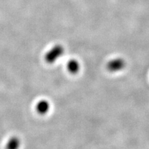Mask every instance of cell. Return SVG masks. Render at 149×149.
I'll list each match as a JSON object with an SVG mask.
<instances>
[{"mask_svg":"<svg viewBox=\"0 0 149 149\" xmlns=\"http://www.w3.org/2000/svg\"><path fill=\"white\" fill-rule=\"evenodd\" d=\"M64 53V48L61 45H54L45 55V61L49 63H53L61 57Z\"/></svg>","mask_w":149,"mask_h":149,"instance_id":"1","label":"cell"},{"mask_svg":"<svg viewBox=\"0 0 149 149\" xmlns=\"http://www.w3.org/2000/svg\"><path fill=\"white\" fill-rule=\"evenodd\" d=\"M125 66V62L123 58H116L110 60L107 63V69L111 72H118L123 69Z\"/></svg>","mask_w":149,"mask_h":149,"instance_id":"2","label":"cell"},{"mask_svg":"<svg viewBox=\"0 0 149 149\" xmlns=\"http://www.w3.org/2000/svg\"><path fill=\"white\" fill-rule=\"evenodd\" d=\"M49 102L46 100L39 101L36 105V110L40 114H45L50 109Z\"/></svg>","mask_w":149,"mask_h":149,"instance_id":"3","label":"cell"},{"mask_svg":"<svg viewBox=\"0 0 149 149\" xmlns=\"http://www.w3.org/2000/svg\"><path fill=\"white\" fill-rule=\"evenodd\" d=\"M67 67L68 71L72 74L77 73L80 68V65L75 59L70 60L67 63Z\"/></svg>","mask_w":149,"mask_h":149,"instance_id":"4","label":"cell"},{"mask_svg":"<svg viewBox=\"0 0 149 149\" xmlns=\"http://www.w3.org/2000/svg\"><path fill=\"white\" fill-rule=\"evenodd\" d=\"M20 146V140L18 138L14 137L9 140L6 143V147L10 149H15Z\"/></svg>","mask_w":149,"mask_h":149,"instance_id":"5","label":"cell"}]
</instances>
